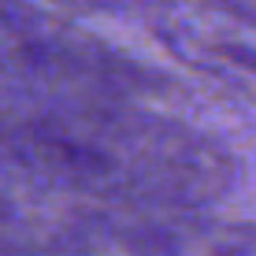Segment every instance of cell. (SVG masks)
<instances>
[{
  "instance_id": "cell-6",
  "label": "cell",
  "mask_w": 256,
  "mask_h": 256,
  "mask_svg": "<svg viewBox=\"0 0 256 256\" xmlns=\"http://www.w3.org/2000/svg\"><path fill=\"white\" fill-rule=\"evenodd\" d=\"M56 4L86 8V12H130V15H141L148 0H56Z\"/></svg>"
},
{
  "instance_id": "cell-2",
  "label": "cell",
  "mask_w": 256,
  "mask_h": 256,
  "mask_svg": "<svg viewBox=\"0 0 256 256\" xmlns=\"http://www.w3.org/2000/svg\"><path fill=\"white\" fill-rule=\"evenodd\" d=\"M0 78L112 96H160L167 78L30 0H0Z\"/></svg>"
},
{
  "instance_id": "cell-4",
  "label": "cell",
  "mask_w": 256,
  "mask_h": 256,
  "mask_svg": "<svg viewBox=\"0 0 256 256\" xmlns=\"http://www.w3.org/2000/svg\"><path fill=\"white\" fill-rule=\"evenodd\" d=\"M108 208L0 171V256H108Z\"/></svg>"
},
{
  "instance_id": "cell-3",
  "label": "cell",
  "mask_w": 256,
  "mask_h": 256,
  "mask_svg": "<svg viewBox=\"0 0 256 256\" xmlns=\"http://www.w3.org/2000/svg\"><path fill=\"white\" fill-rule=\"evenodd\" d=\"M141 19L171 56L256 104V12L238 0H148Z\"/></svg>"
},
{
  "instance_id": "cell-1",
  "label": "cell",
  "mask_w": 256,
  "mask_h": 256,
  "mask_svg": "<svg viewBox=\"0 0 256 256\" xmlns=\"http://www.w3.org/2000/svg\"><path fill=\"white\" fill-rule=\"evenodd\" d=\"M0 171L104 204L208 208L238 186L212 134L138 96L0 78Z\"/></svg>"
},
{
  "instance_id": "cell-5",
  "label": "cell",
  "mask_w": 256,
  "mask_h": 256,
  "mask_svg": "<svg viewBox=\"0 0 256 256\" xmlns=\"http://www.w3.org/2000/svg\"><path fill=\"white\" fill-rule=\"evenodd\" d=\"M112 256H256V223L204 216V208L112 204Z\"/></svg>"
}]
</instances>
